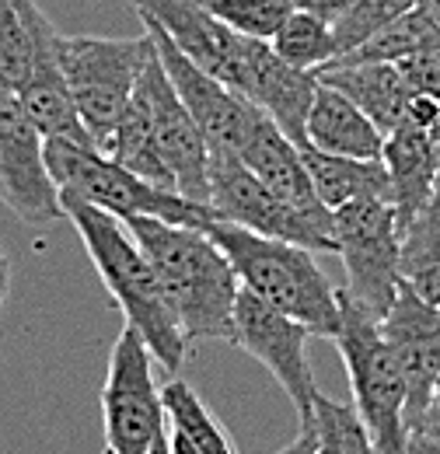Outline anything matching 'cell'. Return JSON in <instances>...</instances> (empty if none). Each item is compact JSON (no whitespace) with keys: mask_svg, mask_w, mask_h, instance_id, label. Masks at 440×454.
Wrapping results in <instances>:
<instances>
[{"mask_svg":"<svg viewBox=\"0 0 440 454\" xmlns=\"http://www.w3.org/2000/svg\"><path fill=\"white\" fill-rule=\"evenodd\" d=\"M59 203H63V217H70L74 231L81 234V245L112 294L115 308L122 311L126 325L144 340V346L154 353V360L168 374H178L189 353V340L168 304L151 259L144 255L130 227L91 203L81 200H59Z\"/></svg>","mask_w":440,"mask_h":454,"instance_id":"obj_1","label":"cell"},{"mask_svg":"<svg viewBox=\"0 0 440 454\" xmlns=\"http://www.w3.org/2000/svg\"><path fill=\"white\" fill-rule=\"evenodd\" d=\"M126 227L151 259L185 340H234V301L241 284L214 238L200 227L154 217H133Z\"/></svg>","mask_w":440,"mask_h":454,"instance_id":"obj_2","label":"cell"},{"mask_svg":"<svg viewBox=\"0 0 440 454\" xmlns=\"http://www.w3.org/2000/svg\"><path fill=\"white\" fill-rule=\"evenodd\" d=\"M214 245L227 255L238 284L273 304L276 311L301 322L311 336L335 340L339 333V290L318 270L311 248L279 238L255 234L248 227L210 221L203 227Z\"/></svg>","mask_w":440,"mask_h":454,"instance_id":"obj_3","label":"cell"},{"mask_svg":"<svg viewBox=\"0 0 440 454\" xmlns=\"http://www.w3.org/2000/svg\"><path fill=\"white\" fill-rule=\"evenodd\" d=\"M46 168L59 189V200L91 203L112 217H119L122 224L133 217H154L165 224L203 231L210 221H217L214 207L192 203L171 189H161V185L133 175L130 168H122L119 161H112L98 147H88V144L50 137L46 140Z\"/></svg>","mask_w":440,"mask_h":454,"instance_id":"obj_4","label":"cell"},{"mask_svg":"<svg viewBox=\"0 0 440 454\" xmlns=\"http://www.w3.org/2000/svg\"><path fill=\"white\" fill-rule=\"evenodd\" d=\"M339 290V333L335 346L350 374L353 409L371 430L381 454H409L405 423V378L381 336V322L371 318L342 286Z\"/></svg>","mask_w":440,"mask_h":454,"instance_id":"obj_5","label":"cell"},{"mask_svg":"<svg viewBox=\"0 0 440 454\" xmlns=\"http://www.w3.org/2000/svg\"><path fill=\"white\" fill-rule=\"evenodd\" d=\"M59 67L67 77V88L74 95L77 115L91 137V144L102 151L109 133L115 129L122 109L133 98L137 77L151 57L154 43L144 28L137 39H102V35H59Z\"/></svg>","mask_w":440,"mask_h":454,"instance_id":"obj_6","label":"cell"},{"mask_svg":"<svg viewBox=\"0 0 440 454\" xmlns=\"http://www.w3.org/2000/svg\"><path fill=\"white\" fill-rule=\"evenodd\" d=\"M332 234L346 266L342 290L381 322L398 294V221L391 203L367 196L332 210Z\"/></svg>","mask_w":440,"mask_h":454,"instance_id":"obj_7","label":"cell"},{"mask_svg":"<svg viewBox=\"0 0 440 454\" xmlns=\"http://www.w3.org/2000/svg\"><path fill=\"white\" fill-rule=\"evenodd\" d=\"M154 364V353L130 325L115 336L102 385L106 448L112 454H151L154 441L165 434V402Z\"/></svg>","mask_w":440,"mask_h":454,"instance_id":"obj_8","label":"cell"},{"mask_svg":"<svg viewBox=\"0 0 440 454\" xmlns=\"http://www.w3.org/2000/svg\"><path fill=\"white\" fill-rule=\"evenodd\" d=\"M210 207L217 221L248 227L255 234L279 238L290 245H304L311 252H335V234L332 227L311 221L297 207H290L283 196H276L266 182H259L245 161L227 151V147H210Z\"/></svg>","mask_w":440,"mask_h":454,"instance_id":"obj_9","label":"cell"},{"mask_svg":"<svg viewBox=\"0 0 440 454\" xmlns=\"http://www.w3.org/2000/svg\"><path fill=\"white\" fill-rule=\"evenodd\" d=\"M0 203L25 224L46 227L63 217L59 189L46 168V137L28 119L14 88L0 81Z\"/></svg>","mask_w":440,"mask_h":454,"instance_id":"obj_10","label":"cell"},{"mask_svg":"<svg viewBox=\"0 0 440 454\" xmlns=\"http://www.w3.org/2000/svg\"><path fill=\"white\" fill-rule=\"evenodd\" d=\"M308 329L290 315L276 311L252 290H238L234 301V346L255 356L297 409L301 430H311V398L318 392L308 364Z\"/></svg>","mask_w":440,"mask_h":454,"instance_id":"obj_11","label":"cell"},{"mask_svg":"<svg viewBox=\"0 0 440 454\" xmlns=\"http://www.w3.org/2000/svg\"><path fill=\"white\" fill-rule=\"evenodd\" d=\"M130 4L140 14V21H154L196 67H203L231 91L238 95L245 91L248 70L259 50L266 46V39H252L227 28L192 0H130Z\"/></svg>","mask_w":440,"mask_h":454,"instance_id":"obj_12","label":"cell"},{"mask_svg":"<svg viewBox=\"0 0 440 454\" xmlns=\"http://www.w3.org/2000/svg\"><path fill=\"white\" fill-rule=\"evenodd\" d=\"M137 91L147 102L154 137H158V147H161L165 165L171 171L175 192L192 200V203L210 207V175H207L210 144H207L203 129L196 126V119L189 115V109L182 106L178 91L171 88L165 67H161L154 50H151V57H147L140 77H137Z\"/></svg>","mask_w":440,"mask_h":454,"instance_id":"obj_13","label":"cell"},{"mask_svg":"<svg viewBox=\"0 0 440 454\" xmlns=\"http://www.w3.org/2000/svg\"><path fill=\"white\" fill-rule=\"evenodd\" d=\"M381 336L405 378V423H412L430 409L440 378V308L398 280Z\"/></svg>","mask_w":440,"mask_h":454,"instance_id":"obj_14","label":"cell"},{"mask_svg":"<svg viewBox=\"0 0 440 454\" xmlns=\"http://www.w3.org/2000/svg\"><path fill=\"white\" fill-rule=\"evenodd\" d=\"M144 28H147V35H151V43H154V53H158L161 67H165L171 88L178 91L182 106L196 119V126L203 129L207 144H210V147H227V151H234L238 140L245 137L252 115H255V106L245 102V98H241L238 91H231L227 84H220L217 77H210L203 67H196L154 21H144Z\"/></svg>","mask_w":440,"mask_h":454,"instance_id":"obj_15","label":"cell"},{"mask_svg":"<svg viewBox=\"0 0 440 454\" xmlns=\"http://www.w3.org/2000/svg\"><path fill=\"white\" fill-rule=\"evenodd\" d=\"M28 25H32V67H28V77L18 88V98H21L25 113L46 140L59 137V140L95 147L81 115H77L74 95H70L63 67H59V50H56L59 35H56L53 21L43 14V7L35 0L28 4Z\"/></svg>","mask_w":440,"mask_h":454,"instance_id":"obj_16","label":"cell"},{"mask_svg":"<svg viewBox=\"0 0 440 454\" xmlns=\"http://www.w3.org/2000/svg\"><path fill=\"white\" fill-rule=\"evenodd\" d=\"M234 154L245 161V168L252 171L259 182H266L276 196H283L290 207H297L301 214H308L318 224L332 227V210L318 200V192L311 185V175L304 168L301 147L266 113L255 109L245 137L234 147Z\"/></svg>","mask_w":440,"mask_h":454,"instance_id":"obj_17","label":"cell"},{"mask_svg":"<svg viewBox=\"0 0 440 454\" xmlns=\"http://www.w3.org/2000/svg\"><path fill=\"white\" fill-rule=\"evenodd\" d=\"M315 88H318V74L315 70H297L290 63L273 53V46L266 43L259 50V57L248 70L245 91L241 98L252 102L259 113H266L276 126L301 147L304 144V129H308V113L315 102Z\"/></svg>","mask_w":440,"mask_h":454,"instance_id":"obj_18","label":"cell"},{"mask_svg":"<svg viewBox=\"0 0 440 454\" xmlns=\"http://www.w3.org/2000/svg\"><path fill=\"white\" fill-rule=\"evenodd\" d=\"M381 165L388 171V203L402 227L437 196V151L430 129L409 122L391 129L385 137Z\"/></svg>","mask_w":440,"mask_h":454,"instance_id":"obj_19","label":"cell"},{"mask_svg":"<svg viewBox=\"0 0 440 454\" xmlns=\"http://www.w3.org/2000/svg\"><path fill=\"white\" fill-rule=\"evenodd\" d=\"M322 84L342 91L360 113L367 115L381 133H391L405 122V106L412 98V88L398 63H326L315 70Z\"/></svg>","mask_w":440,"mask_h":454,"instance_id":"obj_20","label":"cell"},{"mask_svg":"<svg viewBox=\"0 0 440 454\" xmlns=\"http://www.w3.org/2000/svg\"><path fill=\"white\" fill-rule=\"evenodd\" d=\"M304 144H311V147H318L326 154H339V158L381 161L385 133L360 113L342 91H335V88L318 81L315 102H311V113H308Z\"/></svg>","mask_w":440,"mask_h":454,"instance_id":"obj_21","label":"cell"},{"mask_svg":"<svg viewBox=\"0 0 440 454\" xmlns=\"http://www.w3.org/2000/svg\"><path fill=\"white\" fill-rule=\"evenodd\" d=\"M301 158H304V168L311 175L318 200L329 210H339V207H346L353 200H367V196L388 200V171L381 161L339 158V154H326L311 144H301Z\"/></svg>","mask_w":440,"mask_h":454,"instance_id":"obj_22","label":"cell"},{"mask_svg":"<svg viewBox=\"0 0 440 454\" xmlns=\"http://www.w3.org/2000/svg\"><path fill=\"white\" fill-rule=\"evenodd\" d=\"M102 154L119 161L122 168H130L133 175L161 185V189H171L175 192V182H171V171L165 165V154L158 147V137H154V122H151V113H147V102L144 95L133 88V98L130 106L122 109L115 129L109 133Z\"/></svg>","mask_w":440,"mask_h":454,"instance_id":"obj_23","label":"cell"},{"mask_svg":"<svg viewBox=\"0 0 440 454\" xmlns=\"http://www.w3.org/2000/svg\"><path fill=\"white\" fill-rule=\"evenodd\" d=\"M398 280L440 308V200L398 227Z\"/></svg>","mask_w":440,"mask_h":454,"instance_id":"obj_24","label":"cell"},{"mask_svg":"<svg viewBox=\"0 0 440 454\" xmlns=\"http://www.w3.org/2000/svg\"><path fill=\"white\" fill-rule=\"evenodd\" d=\"M161 402H165V419L175 434L192 441L203 454H234L227 430L217 423V416L207 409V402L196 395L189 381L171 374V381L161 385Z\"/></svg>","mask_w":440,"mask_h":454,"instance_id":"obj_25","label":"cell"},{"mask_svg":"<svg viewBox=\"0 0 440 454\" xmlns=\"http://www.w3.org/2000/svg\"><path fill=\"white\" fill-rule=\"evenodd\" d=\"M270 46L283 63H290L297 70H322L326 63L339 57V43H335L329 21H322L318 14L301 11V7H294L283 18V25L273 32Z\"/></svg>","mask_w":440,"mask_h":454,"instance_id":"obj_26","label":"cell"},{"mask_svg":"<svg viewBox=\"0 0 440 454\" xmlns=\"http://www.w3.org/2000/svg\"><path fill=\"white\" fill-rule=\"evenodd\" d=\"M311 427H315V451L318 454H381L371 430L364 427L353 405L332 402L315 392L311 398Z\"/></svg>","mask_w":440,"mask_h":454,"instance_id":"obj_27","label":"cell"},{"mask_svg":"<svg viewBox=\"0 0 440 454\" xmlns=\"http://www.w3.org/2000/svg\"><path fill=\"white\" fill-rule=\"evenodd\" d=\"M412 7H416V0H353L332 21V32H335V43H339V57L353 53L357 46L374 39L381 28L398 21L402 14H409Z\"/></svg>","mask_w":440,"mask_h":454,"instance_id":"obj_28","label":"cell"},{"mask_svg":"<svg viewBox=\"0 0 440 454\" xmlns=\"http://www.w3.org/2000/svg\"><path fill=\"white\" fill-rule=\"evenodd\" d=\"M32 0H0V81L7 88H21L32 67V25H28Z\"/></svg>","mask_w":440,"mask_h":454,"instance_id":"obj_29","label":"cell"},{"mask_svg":"<svg viewBox=\"0 0 440 454\" xmlns=\"http://www.w3.org/2000/svg\"><path fill=\"white\" fill-rule=\"evenodd\" d=\"M207 14H214L227 28L252 35V39H273L283 18L294 11V0H192Z\"/></svg>","mask_w":440,"mask_h":454,"instance_id":"obj_30","label":"cell"},{"mask_svg":"<svg viewBox=\"0 0 440 454\" xmlns=\"http://www.w3.org/2000/svg\"><path fill=\"white\" fill-rule=\"evenodd\" d=\"M398 70L405 74L409 88L434 98L440 106V50H430V53H416V57L398 59Z\"/></svg>","mask_w":440,"mask_h":454,"instance_id":"obj_31","label":"cell"},{"mask_svg":"<svg viewBox=\"0 0 440 454\" xmlns=\"http://www.w3.org/2000/svg\"><path fill=\"white\" fill-rule=\"evenodd\" d=\"M409 454H440V423L430 412L409 423Z\"/></svg>","mask_w":440,"mask_h":454,"instance_id":"obj_32","label":"cell"},{"mask_svg":"<svg viewBox=\"0 0 440 454\" xmlns=\"http://www.w3.org/2000/svg\"><path fill=\"white\" fill-rule=\"evenodd\" d=\"M405 122H409V126H420V129H434L440 122V106L434 98L412 91V98H409V106H405Z\"/></svg>","mask_w":440,"mask_h":454,"instance_id":"obj_33","label":"cell"},{"mask_svg":"<svg viewBox=\"0 0 440 454\" xmlns=\"http://www.w3.org/2000/svg\"><path fill=\"white\" fill-rule=\"evenodd\" d=\"M353 0H294V7H301V11H311V14H318L322 21H335L346 7H350Z\"/></svg>","mask_w":440,"mask_h":454,"instance_id":"obj_34","label":"cell"},{"mask_svg":"<svg viewBox=\"0 0 440 454\" xmlns=\"http://www.w3.org/2000/svg\"><path fill=\"white\" fill-rule=\"evenodd\" d=\"M276 454H318L315 451V427L311 430H301L297 441H290L287 448H279Z\"/></svg>","mask_w":440,"mask_h":454,"instance_id":"obj_35","label":"cell"},{"mask_svg":"<svg viewBox=\"0 0 440 454\" xmlns=\"http://www.w3.org/2000/svg\"><path fill=\"white\" fill-rule=\"evenodd\" d=\"M168 448H171V454H203L192 441H185V437H182V434H175V430L168 434Z\"/></svg>","mask_w":440,"mask_h":454,"instance_id":"obj_36","label":"cell"},{"mask_svg":"<svg viewBox=\"0 0 440 454\" xmlns=\"http://www.w3.org/2000/svg\"><path fill=\"white\" fill-rule=\"evenodd\" d=\"M7 290H11V266H7V259L0 255V308H4V301H7Z\"/></svg>","mask_w":440,"mask_h":454,"instance_id":"obj_37","label":"cell"},{"mask_svg":"<svg viewBox=\"0 0 440 454\" xmlns=\"http://www.w3.org/2000/svg\"><path fill=\"white\" fill-rule=\"evenodd\" d=\"M416 7L427 14V18H434L440 25V0H416Z\"/></svg>","mask_w":440,"mask_h":454,"instance_id":"obj_38","label":"cell"},{"mask_svg":"<svg viewBox=\"0 0 440 454\" xmlns=\"http://www.w3.org/2000/svg\"><path fill=\"white\" fill-rule=\"evenodd\" d=\"M427 412L440 423V378H437V388H434V398H430V409H427Z\"/></svg>","mask_w":440,"mask_h":454,"instance_id":"obj_39","label":"cell"},{"mask_svg":"<svg viewBox=\"0 0 440 454\" xmlns=\"http://www.w3.org/2000/svg\"><path fill=\"white\" fill-rule=\"evenodd\" d=\"M151 454H171V448H168V434H161V437L154 441V448H151Z\"/></svg>","mask_w":440,"mask_h":454,"instance_id":"obj_40","label":"cell"},{"mask_svg":"<svg viewBox=\"0 0 440 454\" xmlns=\"http://www.w3.org/2000/svg\"><path fill=\"white\" fill-rule=\"evenodd\" d=\"M430 137H434V151H437V182H440V122L430 129Z\"/></svg>","mask_w":440,"mask_h":454,"instance_id":"obj_41","label":"cell"},{"mask_svg":"<svg viewBox=\"0 0 440 454\" xmlns=\"http://www.w3.org/2000/svg\"><path fill=\"white\" fill-rule=\"evenodd\" d=\"M437 200H440V182H437Z\"/></svg>","mask_w":440,"mask_h":454,"instance_id":"obj_42","label":"cell"},{"mask_svg":"<svg viewBox=\"0 0 440 454\" xmlns=\"http://www.w3.org/2000/svg\"><path fill=\"white\" fill-rule=\"evenodd\" d=\"M102 454H112V451H109V448H106V451H102Z\"/></svg>","mask_w":440,"mask_h":454,"instance_id":"obj_43","label":"cell"}]
</instances>
